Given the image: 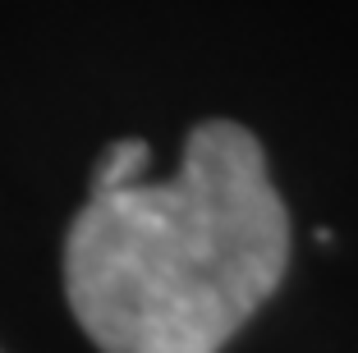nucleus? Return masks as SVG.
<instances>
[{"mask_svg": "<svg viewBox=\"0 0 358 353\" xmlns=\"http://www.w3.org/2000/svg\"><path fill=\"white\" fill-rule=\"evenodd\" d=\"M148 161H152V152H148L143 138H124V143L106 147L96 170H92V193H115V188L138 184L143 170H148Z\"/></svg>", "mask_w": 358, "mask_h": 353, "instance_id": "obj_2", "label": "nucleus"}, {"mask_svg": "<svg viewBox=\"0 0 358 353\" xmlns=\"http://www.w3.org/2000/svg\"><path fill=\"white\" fill-rule=\"evenodd\" d=\"M289 266V216L243 124L189 134L175 179L92 193L64 239V294L101 353H221Z\"/></svg>", "mask_w": 358, "mask_h": 353, "instance_id": "obj_1", "label": "nucleus"}]
</instances>
